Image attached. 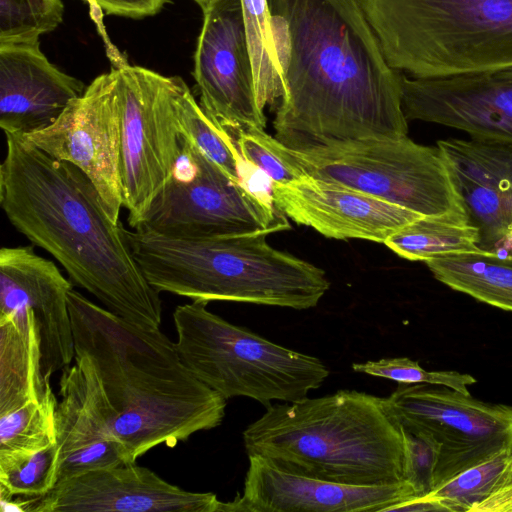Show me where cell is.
<instances>
[{
	"label": "cell",
	"mask_w": 512,
	"mask_h": 512,
	"mask_svg": "<svg viewBox=\"0 0 512 512\" xmlns=\"http://www.w3.org/2000/svg\"><path fill=\"white\" fill-rule=\"evenodd\" d=\"M284 92L275 138L303 151L406 136L401 72L358 0H268Z\"/></svg>",
	"instance_id": "cell-1"
},
{
	"label": "cell",
	"mask_w": 512,
	"mask_h": 512,
	"mask_svg": "<svg viewBox=\"0 0 512 512\" xmlns=\"http://www.w3.org/2000/svg\"><path fill=\"white\" fill-rule=\"evenodd\" d=\"M5 138L0 204L11 225L107 310L134 325L160 328V293L146 280L126 229L108 216L92 181L22 135Z\"/></svg>",
	"instance_id": "cell-2"
},
{
	"label": "cell",
	"mask_w": 512,
	"mask_h": 512,
	"mask_svg": "<svg viewBox=\"0 0 512 512\" xmlns=\"http://www.w3.org/2000/svg\"><path fill=\"white\" fill-rule=\"evenodd\" d=\"M75 350L91 360L127 463L219 426L227 400L197 379L160 329H146L68 292Z\"/></svg>",
	"instance_id": "cell-3"
},
{
	"label": "cell",
	"mask_w": 512,
	"mask_h": 512,
	"mask_svg": "<svg viewBox=\"0 0 512 512\" xmlns=\"http://www.w3.org/2000/svg\"><path fill=\"white\" fill-rule=\"evenodd\" d=\"M243 442L248 456L306 477L360 486L405 482L401 427L384 398L365 392L271 404L244 430Z\"/></svg>",
	"instance_id": "cell-4"
},
{
	"label": "cell",
	"mask_w": 512,
	"mask_h": 512,
	"mask_svg": "<svg viewBox=\"0 0 512 512\" xmlns=\"http://www.w3.org/2000/svg\"><path fill=\"white\" fill-rule=\"evenodd\" d=\"M267 235L183 238L126 230L134 259L159 293L296 310L317 306L330 288L325 272L273 248Z\"/></svg>",
	"instance_id": "cell-5"
},
{
	"label": "cell",
	"mask_w": 512,
	"mask_h": 512,
	"mask_svg": "<svg viewBox=\"0 0 512 512\" xmlns=\"http://www.w3.org/2000/svg\"><path fill=\"white\" fill-rule=\"evenodd\" d=\"M388 64L413 78L512 68V0H358Z\"/></svg>",
	"instance_id": "cell-6"
},
{
	"label": "cell",
	"mask_w": 512,
	"mask_h": 512,
	"mask_svg": "<svg viewBox=\"0 0 512 512\" xmlns=\"http://www.w3.org/2000/svg\"><path fill=\"white\" fill-rule=\"evenodd\" d=\"M194 300L173 312L180 359L201 382L226 400L244 396L271 401L307 398L329 375L318 358L271 342L234 325Z\"/></svg>",
	"instance_id": "cell-7"
},
{
	"label": "cell",
	"mask_w": 512,
	"mask_h": 512,
	"mask_svg": "<svg viewBox=\"0 0 512 512\" xmlns=\"http://www.w3.org/2000/svg\"><path fill=\"white\" fill-rule=\"evenodd\" d=\"M282 147L303 175L349 186L423 216L468 219L438 146L418 144L406 135L303 151Z\"/></svg>",
	"instance_id": "cell-8"
},
{
	"label": "cell",
	"mask_w": 512,
	"mask_h": 512,
	"mask_svg": "<svg viewBox=\"0 0 512 512\" xmlns=\"http://www.w3.org/2000/svg\"><path fill=\"white\" fill-rule=\"evenodd\" d=\"M120 118V175L128 223L137 228L173 174L182 138L177 96L182 79L122 59L112 64Z\"/></svg>",
	"instance_id": "cell-9"
},
{
	"label": "cell",
	"mask_w": 512,
	"mask_h": 512,
	"mask_svg": "<svg viewBox=\"0 0 512 512\" xmlns=\"http://www.w3.org/2000/svg\"><path fill=\"white\" fill-rule=\"evenodd\" d=\"M280 212L232 180L183 135L173 174L137 228L183 238L270 234L289 228Z\"/></svg>",
	"instance_id": "cell-10"
},
{
	"label": "cell",
	"mask_w": 512,
	"mask_h": 512,
	"mask_svg": "<svg viewBox=\"0 0 512 512\" xmlns=\"http://www.w3.org/2000/svg\"><path fill=\"white\" fill-rule=\"evenodd\" d=\"M384 403L400 427L438 443L434 490L460 472L512 450L510 405L425 383H399Z\"/></svg>",
	"instance_id": "cell-11"
},
{
	"label": "cell",
	"mask_w": 512,
	"mask_h": 512,
	"mask_svg": "<svg viewBox=\"0 0 512 512\" xmlns=\"http://www.w3.org/2000/svg\"><path fill=\"white\" fill-rule=\"evenodd\" d=\"M24 137L50 157L83 171L98 191L108 216L120 222V118L111 70L96 77L52 125Z\"/></svg>",
	"instance_id": "cell-12"
},
{
	"label": "cell",
	"mask_w": 512,
	"mask_h": 512,
	"mask_svg": "<svg viewBox=\"0 0 512 512\" xmlns=\"http://www.w3.org/2000/svg\"><path fill=\"white\" fill-rule=\"evenodd\" d=\"M194 54L200 106L219 127L264 129L243 20L241 0H210Z\"/></svg>",
	"instance_id": "cell-13"
},
{
	"label": "cell",
	"mask_w": 512,
	"mask_h": 512,
	"mask_svg": "<svg viewBox=\"0 0 512 512\" xmlns=\"http://www.w3.org/2000/svg\"><path fill=\"white\" fill-rule=\"evenodd\" d=\"M221 502L213 493L186 491L132 462L60 481L44 496L18 505L35 512H220Z\"/></svg>",
	"instance_id": "cell-14"
},
{
	"label": "cell",
	"mask_w": 512,
	"mask_h": 512,
	"mask_svg": "<svg viewBox=\"0 0 512 512\" xmlns=\"http://www.w3.org/2000/svg\"><path fill=\"white\" fill-rule=\"evenodd\" d=\"M407 120L462 130L471 138L512 143V68L436 78L401 74Z\"/></svg>",
	"instance_id": "cell-15"
},
{
	"label": "cell",
	"mask_w": 512,
	"mask_h": 512,
	"mask_svg": "<svg viewBox=\"0 0 512 512\" xmlns=\"http://www.w3.org/2000/svg\"><path fill=\"white\" fill-rule=\"evenodd\" d=\"M274 206L299 225L335 239L384 243L423 215L349 186L304 175L285 184L271 183Z\"/></svg>",
	"instance_id": "cell-16"
},
{
	"label": "cell",
	"mask_w": 512,
	"mask_h": 512,
	"mask_svg": "<svg viewBox=\"0 0 512 512\" xmlns=\"http://www.w3.org/2000/svg\"><path fill=\"white\" fill-rule=\"evenodd\" d=\"M248 458L242 495L221 502L220 512H387L415 498L407 482L340 484L283 471L259 456Z\"/></svg>",
	"instance_id": "cell-17"
},
{
	"label": "cell",
	"mask_w": 512,
	"mask_h": 512,
	"mask_svg": "<svg viewBox=\"0 0 512 512\" xmlns=\"http://www.w3.org/2000/svg\"><path fill=\"white\" fill-rule=\"evenodd\" d=\"M72 282L56 264L38 255L33 246L0 250V315L28 308L34 314L41 340V369L46 381L68 368L75 342L68 306Z\"/></svg>",
	"instance_id": "cell-18"
},
{
	"label": "cell",
	"mask_w": 512,
	"mask_h": 512,
	"mask_svg": "<svg viewBox=\"0 0 512 512\" xmlns=\"http://www.w3.org/2000/svg\"><path fill=\"white\" fill-rule=\"evenodd\" d=\"M437 146L478 231L479 250L512 256V143L470 137Z\"/></svg>",
	"instance_id": "cell-19"
},
{
	"label": "cell",
	"mask_w": 512,
	"mask_h": 512,
	"mask_svg": "<svg viewBox=\"0 0 512 512\" xmlns=\"http://www.w3.org/2000/svg\"><path fill=\"white\" fill-rule=\"evenodd\" d=\"M59 396L55 411L58 482L127 463L110 424V406L101 383L83 352L75 350L74 364L62 371Z\"/></svg>",
	"instance_id": "cell-20"
},
{
	"label": "cell",
	"mask_w": 512,
	"mask_h": 512,
	"mask_svg": "<svg viewBox=\"0 0 512 512\" xmlns=\"http://www.w3.org/2000/svg\"><path fill=\"white\" fill-rule=\"evenodd\" d=\"M86 90L55 67L39 41L0 43V127L27 136L52 125Z\"/></svg>",
	"instance_id": "cell-21"
},
{
	"label": "cell",
	"mask_w": 512,
	"mask_h": 512,
	"mask_svg": "<svg viewBox=\"0 0 512 512\" xmlns=\"http://www.w3.org/2000/svg\"><path fill=\"white\" fill-rule=\"evenodd\" d=\"M41 340L28 308L0 315V415L30 400H41L51 389L41 369Z\"/></svg>",
	"instance_id": "cell-22"
},
{
	"label": "cell",
	"mask_w": 512,
	"mask_h": 512,
	"mask_svg": "<svg viewBox=\"0 0 512 512\" xmlns=\"http://www.w3.org/2000/svg\"><path fill=\"white\" fill-rule=\"evenodd\" d=\"M424 263L452 290L512 312V256L479 250L437 256Z\"/></svg>",
	"instance_id": "cell-23"
},
{
	"label": "cell",
	"mask_w": 512,
	"mask_h": 512,
	"mask_svg": "<svg viewBox=\"0 0 512 512\" xmlns=\"http://www.w3.org/2000/svg\"><path fill=\"white\" fill-rule=\"evenodd\" d=\"M383 244L404 259L422 262L442 255L479 251L478 231L469 220L446 216H422Z\"/></svg>",
	"instance_id": "cell-24"
},
{
	"label": "cell",
	"mask_w": 512,
	"mask_h": 512,
	"mask_svg": "<svg viewBox=\"0 0 512 512\" xmlns=\"http://www.w3.org/2000/svg\"><path fill=\"white\" fill-rule=\"evenodd\" d=\"M259 107L281 99L284 87L268 0H241Z\"/></svg>",
	"instance_id": "cell-25"
},
{
	"label": "cell",
	"mask_w": 512,
	"mask_h": 512,
	"mask_svg": "<svg viewBox=\"0 0 512 512\" xmlns=\"http://www.w3.org/2000/svg\"><path fill=\"white\" fill-rule=\"evenodd\" d=\"M177 112L182 135L232 180L245 184L242 174L245 161L231 135L209 118L184 81L177 96Z\"/></svg>",
	"instance_id": "cell-26"
},
{
	"label": "cell",
	"mask_w": 512,
	"mask_h": 512,
	"mask_svg": "<svg viewBox=\"0 0 512 512\" xmlns=\"http://www.w3.org/2000/svg\"><path fill=\"white\" fill-rule=\"evenodd\" d=\"M57 443L36 451L0 452V494L2 501L12 497L36 499L58 482Z\"/></svg>",
	"instance_id": "cell-27"
},
{
	"label": "cell",
	"mask_w": 512,
	"mask_h": 512,
	"mask_svg": "<svg viewBox=\"0 0 512 512\" xmlns=\"http://www.w3.org/2000/svg\"><path fill=\"white\" fill-rule=\"evenodd\" d=\"M512 480V450L503 451L476 464L443 483L426 497L439 502L446 511L469 510Z\"/></svg>",
	"instance_id": "cell-28"
},
{
	"label": "cell",
	"mask_w": 512,
	"mask_h": 512,
	"mask_svg": "<svg viewBox=\"0 0 512 512\" xmlns=\"http://www.w3.org/2000/svg\"><path fill=\"white\" fill-rule=\"evenodd\" d=\"M57 402L51 388L41 400L0 415V452L36 451L56 443Z\"/></svg>",
	"instance_id": "cell-29"
},
{
	"label": "cell",
	"mask_w": 512,
	"mask_h": 512,
	"mask_svg": "<svg viewBox=\"0 0 512 512\" xmlns=\"http://www.w3.org/2000/svg\"><path fill=\"white\" fill-rule=\"evenodd\" d=\"M61 0H0V43L39 41L63 20Z\"/></svg>",
	"instance_id": "cell-30"
},
{
	"label": "cell",
	"mask_w": 512,
	"mask_h": 512,
	"mask_svg": "<svg viewBox=\"0 0 512 512\" xmlns=\"http://www.w3.org/2000/svg\"><path fill=\"white\" fill-rule=\"evenodd\" d=\"M246 164L263 172L271 183L285 184L304 176L283 154L282 143L257 127L225 129Z\"/></svg>",
	"instance_id": "cell-31"
},
{
	"label": "cell",
	"mask_w": 512,
	"mask_h": 512,
	"mask_svg": "<svg viewBox=\"0 0 512 512\" xmlns=\"http://www.w3.org/2000/svg\"><path fill=\"white\" fill-rule=\"evenodd\" d=\"M352 369L375 377L402 384L442 385L460 393L470 395L468 387L477 382L474 376L458 371H428L418 361L408 357L383 358L364 363H353Z\"/></svg>",
	"instance_id": "cell-32"
},
{
	"label": "cell",
	"mask_w": 512,
	"mask_h": 512,
	"mask_svg": "<svg viewBox=\"0 0 512 512\" xmlns=\"http://www.w3.org/2000/svg\"><path fill=\"white\" fill-rule=\"evenodd\" d=\"M404 442V479L415 498L434 490V475L439 456L438 443L428 435L401 427Z\"/></svg>",
	"instance_id": "cell-33"
},
{
	"label": "cell",
	"mask_w": 512,
	"mask_h": 512,
	"mask_svg": "<svg viewBox=\"0 0 512 512\" xmlns=\"http://www.w3.org/2000/svg\"><path fill=\"white\" fill-rule=\"evenodd\" d=\"M90 6V14L97 24L98 30L105 40L107 54L111 61L121 56L118 50L109 42L102 23V11L107 15H117L130 18H142L156 14L167 0H85Z\"/></svg>",
	"instance_id": "cell-34"
},
{
	"label": "cell",
	"mask_w": 512,
	"mask_h": 512,
	"mask_svg": "<svg viewBox=\"0 0 512 512\" xmlns=\"http://www.w3.org/2000/svg\"><path fill=\"white\" fill-rule=\"evenodd\" d=\"M469 512H512V480L475 504Z\"/></svg>",
	"instance_id": "cell-35"
},
{
	"label": "cell",
	"mask_w": 512,
	"mask_h": 512,
	"mask_svg": "<svg viewBox=\"0 0 512 512\" xmlns=\"http://www.w3.org/2000/svg\"><path fill=\"white\" fill-rule=\"evenodd\" d=\"M200 6L201 8L206 5L210 0H195Z\"/></svg>",
	"instance_id": "cell-36"
}]
</instances>
